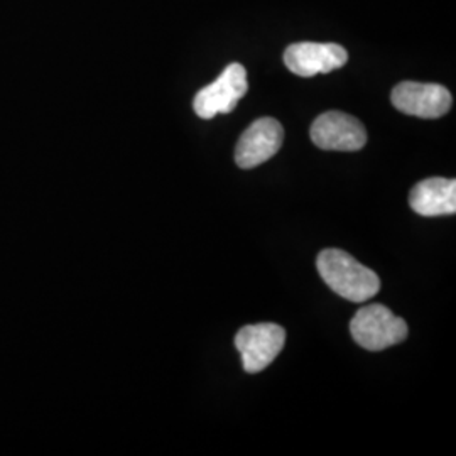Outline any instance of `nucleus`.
<instances>
[{"label": "nucleus", "instance_id": "obj_2", "mask_svg": "<svg viewBox=\"0 0 456 456\" xmlns=\"http://www.w3.org/2000/svg\"><path fill=\"white\" fill-rule=\"evenodd\" d=\"M408 325L382 305H369L360 308L350 322L354 340L365 350L380 352L408 337Z\"/></svg>", "mask_w": 456, "mask_h": 456}, {"label": "nucleus", "instance_id": "obj_3", "mask_svg": "<svg viewBox=\"0 0 456 456\" xmlns=\"http://www.w3.org/2000/svg\"><path fill=\"white\" fill-rule=\"evenodd\" d=\"M248 90L247 71L240 63H232L208 86L201 88L193 100V109L200 118L210 120L215 115L230 114Z\"/></svg>", "mask_w": 456, "mask_h": 456}, {"label": "nucleus", "instance_id": "obj_4", "mask_svg": "<svg viewBox=\"0 0 456 456\" xmlns=\"http://www.w3.org/2000/svg\"><path fill=\"white\" fill-rule=\"evenodd\" d=\"M286 331L274 323H259L240 328L235 346L242 355L247 374H257L267 369L284 348Z\"/></svg>", "mask_w": 456, "mask_h": 456}, {"label": "nucleus", "instance_id": "obj_9", "mask_svg": "<svg viewBox=\"0 0 456 456\" xmlns=\"http://www.w3.org/2000/svg\"><path fill=\"white\" fill-rule=\"evenodd\" d=\"M409 207L421 216H444L456 213V181L428 178L409 193Z\"/></svg>", "mask_w": 456, "mask_h": 456}, {"label": "nucleus", "instance_id": "obj_1", "mask_svg": "<svg viewBox=\"0 0 456 456\" xmlns=\"http://www.w3.org/2000/svg\"><path fill=\"white\" fill-rule=\"evenodd\" d=\"M316 267L326 286L346 301H369L380 291V279L374 271L338 248L323 250L318 256Z\"/></svg>", "mask_w": 456, "mask_h": 456}, {"label": "nucleus", "instance_id": "obj_6", "mask_svg": "<svg viewBox=\"0 0 456 456\" xmlns=\"http://www.w3.org/2000/svg\"><path fill=\"white\" fill-rule=\"evenodd\" d=\"M311 141L323 151L354 152L367 144V132L359 118L343 112H325L311 126Z\"/></svg>", "mask_w": 456, "mask_h": 456}, {"label": "nucleus", "instance_id": "obj_5", "mask_svg": "<svg viewBox=\"0 0 456 456\" xmlns=\"http://www.w3.org/2000/svg\"><path fill=\"white\" fill-rule=\"evenodd\" d=\"M391 100L399 112L419 118H440L453 103L452 94L436 83H399L392 90Z\"/></svg>", "mask_w": 456, "mask_h": 456}, {"label": "nucleus", "instance_id": "obj_7", "mask_svg": "<svg viewBox=\"0 0 456 456\" xmlns=\"http://www.w3.org/2000/svg\"><path fill=\"white\" fill-rule=\"evenodd\" d=\"M284 141V129L276 118L264 117L247 127L235 147V163L242 169H252L274 158Z\"/></svg>", "mask_w": 456, "mask_h": 456}, {"label": "nucleus", "instance_id": "obj_8", "mask_svg": "<svg viewBox=\"0 0 456 456\" xmlns=\"http://www.w3.org/2000/svg\"><path fill=\"white\" fill-rule=\"evenodd\" d=\"M346 49L333 43H297L284 51V65L291 73L303 78L335 71L346 65Z\"/></svg>", "mask_w": 456, "mask_h": 456}]
</instances>
